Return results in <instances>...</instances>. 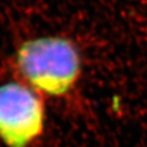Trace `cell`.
I'll return each mask as SVG.
<instances>
[{"mask_svg": "<svg viewBox=\"0 0 147 147\" xmlns=\"http://www.w3.org/2000/svg\"><path fill=\"white\" fill-rule=\"evenodd\" d=\"M45 124L43 97L20 82L0 84V141L5 147H30Z\"/></svg>", "mask_w": 147, "mask_h": 147, "instance_id": "2", "label": "cell"}, {"mask_svg": "<svg viewBox=\"0 0 147 147\" xmlns=\"http://www.w3.org/2000/svg\"><path fill=\"white\" fill-rule=\"evenodd\" d=\"M14 60L22 82L42 97L67 94L81 73L78 49L71 40L60 36L23 42L16 49Z\"/></svg>", "mask_w": 147, "mask_h": 147, "instance_id": "1", "label": "cell"}]
</instances>
